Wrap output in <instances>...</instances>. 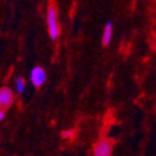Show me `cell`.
Returning a JSON list of instances; mask_svg holds the SVG:
<instances>
[{"instance_id": "cell-5", "label": "cell", "mask_w": 156, "mask_h": 156, "mask_svg": "<svg viewBox=\"0 0 156 156\" xmlns=\"http://www.w3.org/2000/svg\"><path fill=\"white\" fill-rule=\"evenodd\" d=\"M111 37H112V23L109 21L105 25V29H104V34H102V45L104 46H108L111 41Z\"/></svg>"}, {"instance_id": "cell-4", "label": "cell", "mask_w": 156, "mask_h": 156, "mask_svg": "<svg viewBox=\"0 0 156 156\" xmlns=\"http://www.w3.org/2000/svg\"><path fill=\"white\" fill-rule=\"evenodd\" d=\"M12 100H14V95H12V91L9 87H2L0 89V101H2V108L8 109L11 104Z\"/></svg>"}, {"instance_id": "cell-6", "label": "cell", "mask_w": 156, "mask_h": 156, "mask_svg": "<svg viewBox=\"0 0 156 156\" xmlns=\"http://www.w3.org/2000/svg\"><path fill=\"white\" fill-rule=\"evenodd\" d=\"M15 85H16L18 94H24V91H25V80L23 79V77H18Z\"/></svg>"}, {"instance_id": "cell-1", "label": "cell", "mask_w": 156, "mask_h": 156, "mask_svg": "<svg viewBox=\"0 0 156 156\" xmlns=\"http://www.w3.org/2000/svg\"><path fill=\"white\" fill-rule=\"evenodd\" d=\"M46 24H48V31L51 40H56L60 36V24L58 18V6L55 2H51L48 5V14H46Z\"/></svg>"}, {"instance_id": "cell-2", "label": "cell", "mask_w": 156, "mask_h": 156, "mask_svg": "<svg viewBox=\"0 0 156 156\" xmlns=\"http://www.w3.org/2000/svg\"><path fill=\"white\" fill-rule=\"evenodd\" d=\"M112 140L102 139L94 147V156H112Z\"/></svg>"}, {"instance_id": "cell-7", "label": "cell", "mask_w": 156, "mask_h": 156, "mask_svg": "<svg viewBox=\"0 0 156 156\" xmlns=\"http://www.w3.org/2000/svg\"><path fill=\"white\" fill-rule=\"evenodd\" d=\"M5 118V111L4 110H2V109H0V121H2L3 119Z\"/></svg>"}, {"instance_id": "cell-3", "label": "cell", "mask_w": 156, "mask_h": 156, "mask_svg": "<svg viewBox=\"0 0 156 156\" xmlns=\"http://www.w3.org/2000/svg\"><path fill=\"white\" fill-rule=\"evenodd\" d=\"M30 80L35 87H40L46 80V73L41 66H34L30 71Z\"/></svg>"}]
</instances>
